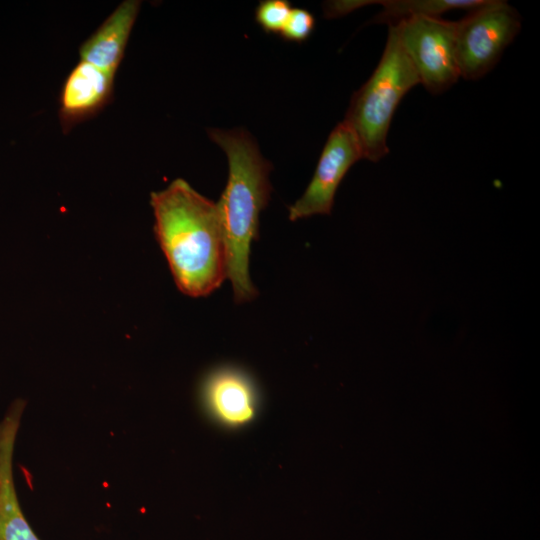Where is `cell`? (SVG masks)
I'll list each match as a JSON object with an SVG mask.
<instances>
[{"instance_id": "obj_1", "label": "cell", "mask_w": 540, "mask_h": 540, "mask_svg": "<svg viewBox=\"0 0 540 540\" xmlns=\"http://www.w3.org/2000/svg\"><path fill=\"white\" fill-rule=\"evenodd\" d=\"M155 234L180 291L207 296L227 277V248L218 208L184 179L152 192Z\"/></svg>"}, {"instance_id": "obj_2", "label": "cell", "mask_w": 540, "mask_h": 540, "mask_svg": "<svg viewBox=\"0 0 540 540\" xmlns=\"http://www.w3.org/2000/svg\"><path fill=\"white\" fill-rule=\"evenodd\" d=\"M208 135L226 153L229 164L228 182L216 203L227 248V277L235 301H250L257 295L249 276L250 246L258 237L259 214L270 198L271 163L242 129H209Z\"/></svg>"}, {"instance_id": "obj_3", "label": "cell", "mask_w": 540, "mask_h": 540, "mask_svg": "<svg viewBox=\"0 0 540 540\" xmlns=\"http://www.w3.org/2000/svg\"><path fill=\"white\" fill-rule=\"evenodd\" d=\"M388 27L381 59L370 78L352 96L344 118L358 138L363 158L372 162L387 155V135L395 110L404 95L420 84L400 43L397 26Z\"/></svg>"}, {"instance_id": "obj_4", "label": "cell", "mask_w": 540, "mask_h": 540, "mask_svg": "<svg viewBox=\"0 0 540 540\" xmlns=\"http://www.w3.org/2000/svg\"><path fill=\"white\" fill-rule=\"evenodd\" d=\"M521 29L518 12L502 0H484L456 21L455 48L460 77L477 80L498 62Z\"/></svg>"}, {"instance_id": "obj_5", "label": "cell", "mask_w": 540, "mask_h": 540, "mask_svg": "<svg viewBox=\"0 0 540 540\" xmlns=\"http://www.w3.org/2000/svg\"><path fill=\"white\" fill-rule=\"evenodd\" d=\"M400 43L420 84L430 93L448 90L460 78L456 59V21L414 16L397 24Z\"/></svg>"}, {"instance_id": "obj_6", "label": "cell", "mask_w": 540, "mask_h": 540, "mask_svg": "<svg viewBox=\"0 0 540 540\" xmlns=\"http://www.w3.org/2000/svg\"><path fill=\"white\" fill-rule=\"evenodd\" d=\"M362 158L358 138L343 120L330 133L304 194L289 207V219L296 221L317 214H330L340 182L353 164Z\"/></svg>"}, {"instance_id": "obj_7", "label": "cell", "mask_w": 540, "mask_h": 540, "mask_svg": "<svg viewBox=\"0 0 540 540\" xmlns=\"http://www.w3.org/2000/svg\"><path fill=\"white\" fill-rule=\"evenodd\" d=\"M26 407L15 399L0 421V540H40L21 509L13 476L17 434Z\"/></svg>"}, {"instance_id": "obj_8", "label": "cell", "mask_w": 540, "mask_h": 540, "mask_svg": "<svg viewBox=\"0 0 540 540\" xmlns=\"http://www.w3.org/2000/svg\"><path fill=\"white\" fill-rule=\"evenodd\" d=\"M115 74L80 60L66 77L59 98L62 130L96 115L111 100Z\"/></svg>"}, {"instance_id": "obj_9", "label": "cell", "mask_w": 540, "mask_h": 540, "mask_svg": "<svg viewBox=\"0 0 540 540\" xmlns=\"http://www.w3.org/2000/svg\"><path fill=\"white\" fill-rule=\"evenodd\" d=\"M203 394L210 412L224 424L238 426L254 416L253 383L237 369L222 368L212 373L204 384Z\"/></svg>"}, {"instance_id": "obj_10", "label": "cell", "mask_w": 540, "mask_h": 540, "mask_svg": "<svg viewBox=\"0 0 540 540\" xmlns=\"http://www.w3.org/2000/svg\"><path fill=\"white\" fill-rule=\"evenodd\" d=\"M140 6L138 0H126L119 4L82 44L79 50L81 60L115 74L124 57Z\"/></svg>"}, {"instance_id": "obj_11", "label": "cell", "mask_w": 540, "mask_h": 540, "mask_svg": "<svg viewBox=\"0 0 540 540\" xmlns=\"http://www.w3.org/2000/svg\"><path fill=\"white\" fill-rule=\"evenodd\" d=\"M483 2L484 0H382L376 4H380L383 9L372 22L390 26L414 16L439 17L450 10H470Z\"/></svg>"}, {"instance_id": "obj_12", "label": "cell", "mask_w": 540, "mask_h": 540, "mask_svg": "<svg viewBox=\"0 0 540 540\" xmlns=\"http://www.w3.org/2000/svg\"><path fill=\"white\" fill-rule=\"evenodd\" d=\"M291 10L287 0L261 1L256 8L255 19L266 33L280 34Z\"/></svg>"}, {"instance_id": "obj_13", "label": "cell", "mask_w": 540, "mask_h": 540, "mask_svg": "<svg viewBox=\"0 0 540 540\" xmlns=\"http://www.w3.org/2000/svg\"><path fill=\"white\" fill-rule=\"evenodd\" d=\"M314 27L315 18L311 12L303 8H294L291 10L280 35L287 41L301 43L309 38Z\"/></svg>"}, {"instance_id": "obj_14", "label": "cell", "mask_w": 540, "mask_h": 540, "mask_svg": "<svg viewBox=\"0 0 540 540\" xmlns=\"http://www.w3.org/2000/svg\"><path fill=\"white\" fill-rule=\"evenodd\" d=\"M375 4V1H334L325 6L327 17H337L349 13L363 5Z\"/></svg>"}]
</instances>
